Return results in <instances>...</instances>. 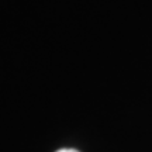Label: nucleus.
I'll return each mask as SVG.
<instances>
[{"instance_id":"obj_1","label":"nucleus","mask_w":152,"mask_h":152,"mask_svg":"<svg viewBox=\"0 0 152 152\" xmlns=\"http://www.w3.org/2000/svg\"><path fill=\"white\" fill-rule=\"evenodd\" d=\"M56 152H79V151H76V149H59Z\"/></svg>"}]
</instances>
